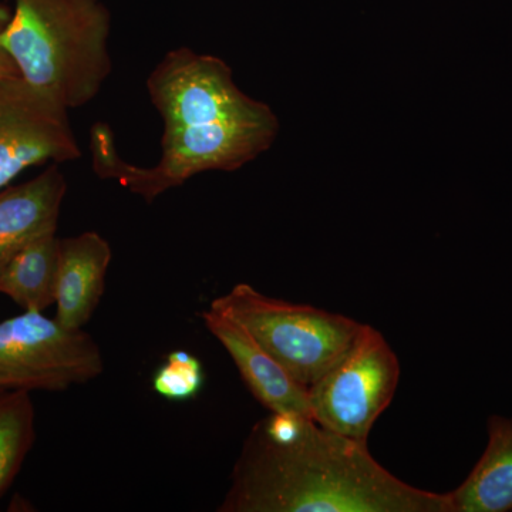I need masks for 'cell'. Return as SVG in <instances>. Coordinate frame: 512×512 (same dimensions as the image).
<instances>
[{"label": "cell", "mask_w": 512, "mask_h": 512, "mask_svg": "<svg viewBox=\"0 0 512 512\" xmlns=\"http://www.w3.org/2000/svg\"><path fill=\"white\" fill-rule=\"evenodd\" d=\"M163 119L161 157L153 167L128 163L110 128L90 137L94 173L153 202L207 171H235L274 144L279 123L269 106L242 93L220 57L175 47L147 77Z\"/></svg>", "instance_id": "1"}, {"label": "cell", "mask_w": 512, "mask_h": 512, "mask_svg": "<svg viewBox=\"0 0 512 512\" xmlns=\"http://www.w3.org/2000/svg\"><path fill=\"white\" fill-rule=\"evenodd\" d=\"M220 512H453L447 494L394 477L349 439L296 414L271 413L248 434Z\"/></svg>", "instance_id": "2"}, {"label": "cell", "mask_w": 512, "mask_h": 512, "mask_svg": "<svg viewBox=\"0 0 512 512\" xmlns=\"http://www.w3.org/2000/svg\"><path fill=\"white\" fill-rule=\"evenodd\" d=\"M101 0H15L0 46L20 77L66 110L86 106L113 72Z\"/></svg>", "instance_id": "3"}, {"label": "cell", "mask_w": 512, "mask_h": 512, "mask_svg": "<svg viewBox=\"0 0 512 512\" xmlns=\"http://www.w3.org/2000/svg\"><path fill=\"white\" fill-rule=\"evenodd\" d=\"M210 306L238 322L306 389L342 359L363 325L339 313L271 298L248 284L235 285Z\"/></svg>", "instance_id": "4"}, {"label": "cell", "mask_w": 512, "mask_h": 512, "mask_svg": "<svg viewBox=\"0 0 512 512\" xmlns=\"http://www.w3.org/2000/svg\"><path fill=\"white\" fill-rule=\"evenodd\" d=\"M103 372L99 343L83 329L35 311L0 322V390L64 392Z\"/></svg>", "instance_id": "5"}, {"label": "cell", "mask_w": 512, "mask_h": 512, "mask_svg": "<svg viewBox=\"0 0 512 512\" xmlns=\"http://www.w3.org/2000/svg\"><path fill=\"white\" fill-rule=\"evenodd\" d=\"M399 380V357L379 330L363 323L348 352L309 387L311 419L349 439L367 441Z\"/></svg>", "instance_id": "6"}, {"label": "cell", "mask_w": 512, "mask_h": 512, "mask_svg": "<svg viewBox=\"0 0 512 512\" xmlns=\"http://www.w3.org/2000/svg\"><path fill=\"white\" fill-rule=\"evenodd\" d=\"M80 157L69 110L22 77L0 80V190L33 165Z\"/></svg>", "instance_id": "7"}, {"label": "cell", "mask_w": 512, "mask_h": 512, "mask_svg": "<svg viewBox=\"0 0 512 512\" xmlns=\"http://www.w3.org/2000/svg\"><path fill=\"white\" fill-rule=\"evenodd\" d=\"M200 318L208 332L227 350L242 380L262 406L271 413L311 419L308 389L296 382L247 330L211 306L200 313Z\"/></svg>", "instance_id": "8"}, {"label": "cell", "mask_w": 512, "mask_h": 512, "mask_svg": "<svg viewBox=\"0 0 512 512\" xmlns=\"http://www.w3.org/2000/svg\"><path fill=\"white\" fill-rule=\"evenodd\" d=\"M113 251L99 232L60 239L56 316L64 328L83 329L93 318L106 288Z\"/></svg>", "instance_id": "9"}, {"label": "cell", "mask_w": 512, "mask_h": 512, "mask_svg": "<svg viewBox=\"0 0 512 512\" xmlns=\"http://www.w3.org/2000/svg\"><path fill=\"white\" fill-rule=\"evenodd\" d=\"M67 181L53 163L28 183L0 191V275L35 239L55 234Z\"/></svg>", "instance_id": "10"}, {"label": "cell", "mask_w": 512, "mask_h": 512, "mask_svg": "<svg viewBox=\"0 0 512 512\" xmlns=\"http://www.w3.org/2000/svg\"><path fill=\"white\" fill-rule=\"evenodd\" d=\"M453 512L512 510V419H488V444L463 484L448 493Z\"/></svg>", "instance_id": "11"}, {"label": "cell", "mask_w": 512, "mask_h": 512, "mask_svg": "<svg viewBox=\"0 0 512 512\" xmlns=\"http://www.w3.org/2000/svg\"><path fill=\"white\" fill-rule=\"evenodd\" d=\"M60 238L43 235L10 259L0 275V293L23 311L45 312L55 305Z\"/></svg>", "instance_id": "12"}, {"label": "cell", "mask_w": 512, "mask_h": 512, "mask_svg": "<svg viewBox=\"0 0 512 512\" xmlns=\"http://www.w3.org/2000/svg\"><path fill=\"white\" fill-rule=\"evenodd\" d=\"M36 440V412L30 392L0 390V498L19 476Z\"/></svg>", "instance_id": "13"}, {"label": "cell", "mask_w": 512, "mask_h": 512, "mask_svg": "<svg viewBox=\"0 0 512 512\" xmlns=\"http://www.w3.org/2000/svg\"><path fill=\"white\" fill-rule=\"evenodd\" d=\"M205 384L201 360L187 350H174L153 376V389L170 402H188L201 393Z\"/></svg>", "instance_id": "14"}, {"label": "cell", "mask_w": 512, "mask_h": 512, "mask_svg": "<svg viewBox=\"0 0 512 512\" xmlns=\"http://www.w3.org/2000/svg\"><path fill=\"white\" fill-rule=\"evenodd\" d=\"M10 15L9 10L5 6H0V32L8 25ZM13 77H20L18 66L13 62L12 57L5 52L0 46V80L13 79Z\"/></svg>", "instance_id": "15"}]
</instances>
